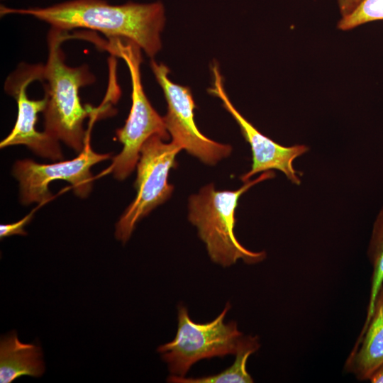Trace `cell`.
Masks as SVG:
<instances>
[{
  "label": "cell",
  "mask_w": 383,
  "mask_h": 383,
  "mask_svg": "<svg viewBox=\"0 0 383 383\" xmlns=\"http://www.w3.org/2000/svg\"><path fill=\"white\" fill-rule=\"evenodd\" d=\"M31 16L64 32L88 28L110 40H128L153 57L162 48L160 34L165 23L162 2H127L112 5L106 0H70L48 7L13 9L0 6L1 16Z\"/></svg>",
  "instance_id": "obj_1"
},
{
  "label": "cell",
  "mask_w": 383,
  "mask_h": 383,
  "mask_svg": "<svg viewBox=\"0 0 383 383\" xmlns=\"http://www.w3.org/2000/svg\"><path fill=\"white\" fill-rule=\"evenodd\" d=\"M66 33L50 28L48 35V55L40 79L46 82L44 131L79 153L87 142L84 119L94 111L82 106L79 90L94 83L95 77L87 65L72 67L66 64L61 47Z\"/></svg>",
  "instance_id": "obj_2"
},
{
  "label": "cell",
  "mask_w": 383,
  "mask_h": 383,
  "mask_svg": "<svg viewBox=\"0 0 383 383\" xmlns=\"http://www.w3.org/2000/svg\"><path fill=\"white\" fill-rule=\"evenodd\" d=\"M274 177L273 171L264 172L234 191H217L213 184L203 187L189 199V221L196 227L211 260L223 267L238 260L255 264L266 257L265 251L246 249L234 234L235 212L240 196L252 186Z\"/></svg>",
  "instance_id": "obj_3"
},
{
  "label": "cell",
  "mask_w": 383,
  "mask_h": 383,
  "mask_svg": "<svg viewBox=\"0 0 383 383\" xmlns=\"http://www.w3.org/2000/svg\"><path fill=\"white\" fill-rule=\"evenodd\" d=\"M107 50L126 62L131 76L132 104L124 126L116 131L123 145L121 152L113 158L110 170L118 180H123L133 171L140 157V149L152 135L164 140L170 138L163 117L152 106L141 82V49L135 43L123 39L111 40Z\"/></svg>",
  "instance_id": "obj_4"
},
{
  "label": "cell",
  "mask_w": 383,
  "mask_h": 383,
  "mask_svg": "<svg viewBox=\"0 0 383 383\" xmlns=\"http://www.w3.org/2000/svg\"><path fill=\"white\" fill-rule=\"evenodd\" d=\"M231 308L227 302L215 319L200 323L190 318L187 307L178 306L175 338L157 348L171 375L185 377L192 366L201 360L236 353L243 335L236 322H224Z\"/></svg>",
  "instance_id": "obj_5"
},
{
  "label": "cell",
  "mask_w": 383,
  "mask_h": 383,
  "mask_svg": "<svg viewBox=\"0 0 383 383\" xmlns=\"http://www.w3.org/2000/svg\"><path fill=\"white\" fill-rule=\"evenodd\" d=\"M164 141L153 135L140 149L134 184L136 196L116 225L115 236L123 243L128 240L136 223L172 193L174 187L168 183L169 172L176 167V156L182 148L173 141Z\"/></svg>",
  "instance_id": "obj_6"
},
{
  "label": "cell",
  "mask_w": 383,
  "mask_h": 383,
  "mask_svg": "<svg viewBox=\"0 0 383 383\" xmlns=\"http://www.w3.org/2000/svg\"><path fill=\"white\" fill-rule=\"evenodd\" d=\"M150 67L167 104L163 119L172 141L206 165H213L229 156L232 151L230 145L212 140L199 131L194 119L195 104L189 88L172 82L170 70L165 64L151 60Z\"/></svg>",
  "instance_id": "obj_7"
},
{
  "label": "cell",
  "mask_w": 383,
  "mask_h": 383,
  "mask_svg": "<svg viewBox=\"0 0 383 383\" xmlns=\"http://www.w3.org/2000/svg\"><path fill=\"white\" fill-rule=\"evenodd\" d=\"M111 156L110 153L95 152L87 140L82 151L71 160H60L48 165L39 164L29 159L16 161L13 174L19 182L21 202L26 205L47 202L52 197L49 184L55 179L68 182L77 196L87 197L94 181L91 167Z\"/></svg>",
  "instance_id": "obj_8"
},
{
  "label": "cell",
  "mask_w": 383,
  "mask_h": 383,
  "mask_svg": "<svg viewBox=\"0 0 383 383\" xmlns=\"http://www.w3.org/2000/svg\"><path fill=\"white\" fill-rule=\"evenodd\" d=\"M43 65L23 64L11 74L4 84L6 92L17 102L18 113L16 123L11 133L1 140V148L23 145L35 154L49 160H62L59 140L35 128L38 114L43 112L47 104L44 96L40 100L30 99L27 94L28 86L40 80Z\"/></svg>",
  "instance_id": "obj_9"
},
{
  "label": "cell",
  "mask_w": 383,
  "mask_h": 383,
  "mask_svg": "<svg viewBox=\"0 0 383 383\" xmlns=\"http://www.w3.org/2000/svg\"><path fill=\"white\" fill-rule=\"evenodd\" d=\"M211 72L213 83L208 89L209 93L221 100L223 106L237 122L243 137L251 148L252 166L240 177L241 180L246 182L257 173L277 170L283 172L293 184H300L301 179L293 167V162L296 158L306 152L309 148L304 145L283 146L261 133L240 114L230 101L224 89L219 67L215 62L211 65Z\"/></svg>",
  "instance_id": "obj_10"
},
{
  "label": "cell",
  "mask_w": 383,
  "mask_h": 383,
  "mask_svg": "<svg viewBox=\"0 0 383 383\" xmlns=\"http://www.w3.org/2000/svg\"><path fill=\"white\" fill-rule=\"evenodd\" d=\"M383 364V286L375 299L373 311L363 326L345 364V369L359 380L370 379Z\"/></svg>",
  "instance_id": "obj_11"
},
{
  "label": "cell",
  "mask_w": 383,
  "mask_h": 383,
  "mask_svg": "<svg viewBox=\"0 0 383 383\" xmlns=\"http://www.w3.org/2000/svg\"><path fill=\"white\" fill-rule=\"evenodd\" d=\"M45 371L41 348L21 342L15 331L0 342V382L22 376L40 377Z\"/></svg>",
  "instance_id": "obj_12"
},
{
  "label": "cell",
  "mask_w": 383,
  "mask_h": 383,
  "mask_svg": "<svg viewBox=\"0 0 383 383\" xmlns=\"http://www.w3.org/2000/svg\"><path fill=\"white\" fill-rule=\"evenodd\" d=\"M260 348L257 336H243L231 366L222 372L201 377H185L170 375L168 382L173 383H252L253 379L247 371V361L250 355Z\"/></svg>",
  "instance_id": "obj_13"
},
{
  "label": "cell",
  "mask_w": 383,
  "mask_h": 383,
  "mask_svg": "<svg viewBox=\"0 0 383 383\" xmlns=\"http://www.w3.org/2000/svg\"><path fill=\"white\" fill-rule=\"evenodd\" d=\"M367 256L372 266V274L367 316L363 326L370 318L377 294L383 286V208L373 225Z\"/></svg>",
  "instance_id": "obj_14"
},
{
  "label": "cell",
  "mask_w": 383,
  "mask_h": 383,
  "mask_svg": "<svg viewBox=\"0 0 383 383\" xmlns=\"http://www.w3.org/2000/svg\"><path fill=\"white\" fill-rule=\"evenodd\" d=\"M377 21H383V0H362L350 13L341 17L337 27L341 30H349Z\"/></svg>",
  "instance_id": "obj_15"
},
{
  "label": "cell",
  "mask_w": 383,
  "mask_h": 383,
  "mask_svg": "<svg viewBox=\"0 0 383 383\" xmlns=\"http://www.w3.org/2000/svg\"><path fill=\"white\" fill-rule=\"evenodd\" d=\"M33 213L31 212L20 221L10 224H1L0 226V238L1 239L11 236L13 235H26V232L24 227L30 222L32 218Z\"/></svg>",
  "instance_id": "obj_16"
},
{
  "label": "cell",
  "mask_w": 383,
  "mask_h": 383,
  "mask_svg": "<svg viewBox=\"0 0 383 383\" xmlns=\"http://www.w3.org/2000/svg\"><path fill=\"white\" fill-rule=\"evenodd\" d=\"M362 0H338L341 17L350 13Z\"/></svg>",
  "instance_id": "obj_17"
},
{
  "label": "cell",
  "mask_w": 383,
  "mask_h": 383,
  "mask_svg": "<svg viewBox=\"0 0 383 383\" xmlns=\"http://www.w3.org/2000/svg\"><path fill=\"white\" fill-rule=\"evenodd\" d=\"M369 380L372 383H383V364L374 372Z\"/></svg>",
  "instance_id": "obj_18"
}]
</instances>
